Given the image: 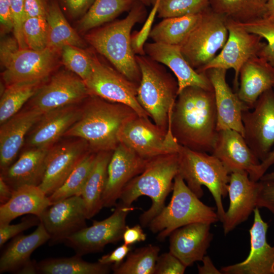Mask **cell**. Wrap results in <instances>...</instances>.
I'll list each match as a JSON object with an SVG mask.
<instances>
[{"mask_svg":"<svg viewBox=\"0 0 274 274\" xmlns=\"http://www.w3.org/2000/svg\"><path fill=\"white\" fill-rule=\"evenodd\" d=\"M158 1H159V0H155V2H154V3L153 5L155 4V3H158Z\"/></svg>","mask_w":274,"mask_h":274,"instance_id":"cell-62","label":"cell"},{"mask_svg":"<svg viewBox=\"0 0 274 274\" xmlns=\"http://www.w3.org/2000/svg\"><path fill=\"white\" fill-rule=\"evenodd\" d=\"M149 159L119 143L113 151L109 163L107 179L102 194L103 208L116 206L122 190L133 178L145 168Z\"/></svg>","mask_w":274,"mask_h":274,"instance_id":"cell-17","label":"cell"},{"mask_svg":"<svg viewBox=\"0 0 274 274\" xmlns=\"http://www.w3.org/2000/svg\"><path fill=\"white\" fill-rule=\"evenodd\" d=\"M253 213L249 255L241 262L222 267V273L274 274V246H270L266 241L268 224L263 220L258 208Z\"/></svg>","mask_w":274,"mask_h":274,"instance_id":"cell-19","label":"cell"},{"mask_svg":"<svg viewBox=\"0 0 274 274\" xmlns=\"http://www.w3.org/2000/svg\"><path fill=\"white\" fill-rule=\"evenodd\" d=\"M37 262L35 260H31L25 264L18 272L19 274H36L38 273Z\"/></svg>","mask_w":274,"mask_h":274,"instance_id":"cell-58","label":"cell"},{"mask_svg":"<svg viewBox=\"0 0 274 274\" xmlns=\"http://www.w3.org/2000/svg\"><path fill=\"white\" fill-rule=\"evenodd\" d=\"M214 89L217 114V131L231 129L244 136L242 114L248 107L234 93L226 79L227 70L213 68L204 72Z\"/></svg>","mask_w":274,"mask_h":274,"instance_id":"cell-22","label":"cell"},{"mask_svg":"<svg viewBox=\"0 0 274 274\" xmlns=\"http://www.w3.org/2000/svg\"><path fill=\"white\" fill-rule=\"evenodd\" d=\"M261 181H274V168L270 173H265L260 179Z\"/></svg>","mask_w":274,"mask_h":274,"instance_id":"cell-60","label":"cell"},{"mask_svg":"<svg viewBox=\"0 0 274 274\" xmlns=\"http://www.w3.org/2000/svg\"><path fill=\"white\" fill-rule=\"evenodd\" d=\"M138 0H94L80 20L79 28L85 32L111 22L129 12Z\"/></svg>","mask_w":274,"mask_h":274,"instance_id":"cell-35","label":"cell"},{"mask_svg":"<svg viewBox=\"0 0 274 274\" xmlns=\"http://www.w3.org/2000/svg\"><path fill=\"white\" fill-rule=\"evenodd\" d=\"M273 90H274V88H273Z\"/></svg>","mask_w":274,"mask_h":274,"instance_id":"cell-63","label":"cell"},{"mask_svg":"<svg viewBox=\"0 0 274 274\" xmlns=\"http://www.w3.org/2000/svg\"><path fill=\"white\" fill-rule=\"evenodd\" d=\"M239 79L236 93L251 109L261 94L274 88V66L263 57H253L242 66Z\"/></svg>","mask_w":274,"mask_h":274,"instance_id":"cell-27","label":"cell"},{"mask_svg":"<svg viewBox=\"0 0 274 274\" xmlns=\"http://www.w3.org/2000/svg\"><path fill=\"white\" fill-rule=\"evenodd\" d=\"M274 164V149L269 153L267 157L260 162L259 175L261 178L266 173L267 170Z\"/></svg>","mask_w":274,"mask_h":274,"instance_id":"cell-57","label":"cell"},{"mask_svg":"<svg viewBox=\"0 0 274 274\" xmlns=\"http://www.w3.org/2000/svg\"><path fill=\"white\" fill-rule=\"evenodd\" d=\"M43 81H25L7 85L1 94L0 124L19 112L22 106L32 98Z\"/></svg>","mask_w":274,"mask_h":274,"instance_id":"cell-37","label":"cell"},{"mask_svg":"<svg viewBox=\"0 0 274 274\" xmlns=\"http://www.w3.org/2000/svg\"><path fill=\"white\" fill-rule=\"evenodd\" d=\"M243 111L244 138L261 162L274 146V90L261 94L253 108Z\"/></svg>","mask_w":274,"mask_h":274,"instance_id":"cell-13","label":"cell"},{"mask_svg":"<svg viewBox=\"0 0 274 274\" xmlns=\"http://www.w3.org/2000/svg\"><path fill=\"white\" fill-rule=\"evenodd\" d=\"M13 191L0 176V204L8 202L12 197Z\"/></svg>","mask_w":274,"mask_h":274,"instance_id":"cell-56","label":"cell"},{"mask_svg":"<svg viewBox=\"0 0 274 274\" xmlns=\"http://www.w3.org/2000/svg\"><path fill=\"white\" fill-rule=\"evenodd\" d=\"M130 246L124 244L117 247L109 254L98 259V262L103 264L118 266L121 264L130 251Z\"/></svg>","mask_w":274,"mask_h":274,"instance_id":"cell-49","label":"cell"},{"mask_svg":"<svg viewBox=\"0 0 274 274\" xmlns=\"http://www.w3.org/2000/svg\"><path fill=\"white\" fill-rule=\"evenodd\" d=\"M226 19L209 7L180 46L186 60L197 72L212 61L226 43L228 37Z\"/></svg>","mask_w":274,"mask_h":274,"instance_id":"cell-8","label":"cell"},{"mask_svg":"<svg viewBox=\"0 0 274 274\" xmlns=\"http://www.w3.org/2000/svg\"><path fill=\"white\" fill-rule=\"evenodd\" d=\"M38 273L41 274H107L111 265L99 262L84 261L76 254L70 257L50 258L37 263Z\"/></svg>","mask_w":274,"mask_h":274,"instance_id":"cell-34","label":"cell"},{"mask_svg":"<svg viewBox=\"0 0 274 274\" xmlns=\"http://www.w3.org/2000/svg\"><path fill=\"white\" fill-rule=\"evenodd\" d=\"M267 0H210L215 12L241 23L264 17Z\"/></svg>","mask_w":274,"mask_h":274,"instance_id":"cell-36","label":"cell"},{"mask_svg":"<svg viewBox=\"0 0 274 274\" xmlns=\"http://www.w3.org/2000/svg\"><path fill=\"white\" fill-rule=\"evenodd\" d=\"M13 20V32L20 49L28 48L23 33V25L25 21L24 0H9Z\"/></svg>","mask_w":274,"mask_h":274,"instance_id":"cell-47","label":"cell"},{"mask_svg":"<svg viewBox=\"0 0 274 274\" xmlns=\"http://www.w3.org/2000/svg\"><path fill=\"white\" fill-rule=\"evenodd\" d=\"M211 224L194 223L176 229L169 235V251L187 267L201 261L213 239Z\"/></svg>","mask_w":274,"mask_h":274,"instance_id":"cell-24","label":"cell"},{"mask_svg":"<svg viewBox=\"0 0 274 274\" xmlns=\"http://www.w3.org/2000/svg\"><path fill=\"white\" fill-rule=\"evenodd\" d=\"M187 267L169 251L158 256L154 274H183Z\"/></svg>","mask_w":274,"mask_h":274,"instance_id":"cell-45","label":"cell"},{"mask_svg":"<svg viewBox=\"0 0 274 274\" xmlns=\"http://www.w3.org/2000/svg\"><path fill=\"white\" fill-rule=\"evenodd\" d=\"M202 265H197L198 272L199 274H221V270H218L214 265L209 256L205 255L201 261Z\"/></svg>","mask_w":274,"mask_h":274,"instance_id":"cell-55","label":"cell"},{"mask_svg":"<svg viewBox=\"0 0 274 274\" xmlns=\"http://www.w3.org/2000/svg\"><path fill=\"white\" fill-rule=\"evenodd\" d=\"M178 174L189 189L199 198L203 195L202 186L211 193L219 221L222 222L225 211L222 198L228 194L230 174L215 156L180 145Z\"/></svg>","mask_w":274,"mask_h":274,"instance_id":"cell-6","label":"cell"},{"mask_svg":"<svg viewBox=\"0 0 274 274\" xmlns=\"http://www.w3.org/2000/svg\"><path fill=\"white\" fill-rule=\"evenodd\" d=\"M178 171V152L149 159L143 172L124 187L119 202L131 206L139 197H149L152 204L139 219L142 226H148L165 207L166 198L173 190L174 180Z\"/></svg>","mask_w":274,"mask_h":274,"instance_id":"cell-4","label":"cell"},{"mask_svg":"<svg viewBox=\"0 0 274 274\" xmlns=\"http://www.w3.org/2000/svg\"><path fill=\"white\" fill-rule=\"evenodd\" d=\"M50 236L49 245L63 243L87 226L85 205L81 195L61 200L48 207L40 217Z\"/></svg>","mask_w":274,"mask_h":274,"instance_id":"cell-15","label":"cell"},{"mask_svg":"<svg viewBox=\"0 0 274 274\" xmlns=\"http://www.w3.org/2000/svg\"><path fill=\"white\" fill-rule=\"evenodd\" d=\"M23 33L28 48L41 51L48 47V26L46 16L26 19L23 25Z\"/></svg>","mask_w":274,"mask_h":274,"instance_id":"cell-42","label":"cell"},{"mask_svg":"<svg viewBox=\"0 0 274 274\" xmlns=\"http://www.w3.org/2000/svg\"><path fill=\"white\" fill-rule=\"evenodd\" d=\"M201 13L162 19L151 29L154 42L181 46L200 21Z\"/></svg>","mask_w":274,"mask_h":274,"instance_id":"cell-32","label":"cell"},{"mask_svg":"<svg viewBox=\"0 0 274 274\" xmlns=\"http://www.w3.org/2000/svg\"><path fill=\"white\" fill-rule=\"evenodd\" d=\"M49 239L50 236L41 221L31 233H21L13 237L1 253L0 273H18L31 260L30 256L33 252Z\"/></svg>","mask_w":274,"mask_h":274,"instance_id":"cell-28","label":"cell"},{"mask_svg":"<svg viewBox=\"0 0 274 274\" xmlns=\"http://www.w3.org/2000/svg\"><path fill=\"white\" fill-rule=\"evenodd\" d=\"M260 181L252 180L246 171L230 174L228 186L229 206L225 211L223 224L225 235L247 220L256 208Z\"/></svg>","mask_w":274,"mask_h":274,"instance_id":"cell-21","label":"cell"},{"mask_svg":"<svg viewBox=\"0 0 274 274\" xmlns=\"http://www.w3.org/2000/svg\"><path fill=\"white\" fill-rule=\"evenodd\" d=\"M264 17L274 18V0H267Z\"/></svg>","mask_w":274,"mask_h":274,"instance_id":"cell-59","label":"cell"},{"mask_svg":"<svg viewBox=\"0 0 274 274\" xmlns=\"http://www.w3.org/2000/svg\"><path fill=\"white\" fill-rule=\"evenodd\" d=\"M160 248L149 245L130 251L118 266L111 265L114 274H154Z\"/></svg>","mask_w":274,"mask_h":274,"instance_id":"cell-39","label":"cell"},{"mask_svg":"<svg viewBox=\"0 0 274 274\" xmlns=\"http://www.w3.org/2000/svg\"><path fill=\"white\" fill-rule=\"evenodd\" d=\"M146 55L153 60L167 66L176 77L179 93L188 86H197L214 90L204 72L193 68L183 56L180 46L152 42L144 45Z\"/></svg>","mask_w":274,"mask_h":274,"instance_id":"cell-23","label":"cell"},{"mask_svg":"<svg viewBox=\"0 0 274 274\" xmlns=\"http://www.w3.org/2000/svg\"><path fill=\"white\" fill-rule=\"evenodd\" d=\"M48 150L32 148L24 151L1 176L13 191L24 185L39 186L44 177Z\"/></svg>","mask_w":274,"mask_h":274,"instance_id":"cell-29","label":"cell"},{"mask_svg":"<svg viewBox=\"0 0 274 274\" xmlns=\"http://www.w3.org/2000/svg\"><path fill=\"white\" fill-rule=\"evenodd\" d=\"M50 205L48 196L39 186H22L13 191L8 202L0 206V225L10 224L26 214L40 218Z\"/></svg>","mask_w":274,"mask_h":274,"instance_id":"cell-30","label":"cell"},{"mask_svg":"<svg viewBox=\"0 0 274 274\" xmlns=\"http://www.w3.org/2000/svg\"><path fill=\"white\" fill-rule=\"evenodd\" d=\"M241 24L248 31L266 40V43L259 56L265 59L274 66V18L263 17Z\"/></svg>","mask_w":274,"mask_h":274,"instance_id":"cell-43","label":"cell"},{"mask_svg":"<svg viewBox=\"0 0 274 274\" xmlns=\"http://www.w3.org/2000/svg\"><path fill=\"white\" fill-rule=\"evenodd\" d=\"M157 5H153V8L141 29L139 31H135L131 34V46L135 55H146L144 51V45L146 40L149 37L155 16L157 14Z\"/></svg>","mask_w":274,"mask_h":274,"instance_id":"cell-46","label":"cell"},{"mask_svg":"<svg viewBox=\"0 0 274 274\" xmlns=\"http://www.w3.org/2000/svg\"><path fill=\"white\" fill-rule=\"evenodd\" d=\"M217 124L214 90L188 86L179 93L168 125L179 145L211 153L218 132Z\"/></svg>","mask_w":274,"mask_h":274,"instance_id":"cell-1","label":"cell"},{"mask_svg":"<svg viewBox=\"0 0 274 274\" xmlns=\"http://www.w3.org/2000/svg\"><path fill=\"white\" fill-rule=\"evenodd\" d=\"M97 153L88 152L74 168L64 183L48 196L51 204L74 196L81 195L94 164Z\"/></svg>","mask_w":274,"mask_h":274,"instance_id":"cell-38","label":"cell"},{"mask_svg":"<svg viewBox=\"0 0 274 274\" xmlns=\"http://www.w3.org/2000/svg\"><path fill=\"white\" fill-rule=\"evenodd\" d=\"M113 151L96 153L94 164L82 190L81 196L85 205L88 219L93 217L103 208L102 197Z\"/></svg>","mask_w":274,"mask_h":274,"instance_id":"cell-31","label":"cell"},{"mask_svg":"<svg viewBox=\"0 0 274 274\" xmlns=\"http://www.w3.org/2000/svg\"><path fill=\"white\" fill-rule=\"evenodd\" d=\"M147 235L144 232L142 226L137 224L132 227L126 226L122 236L124 244L131 246L136 243L145 241Z\"/></svg>","mask_w":274,"mask_h":274,"instance_id":"cell-51","label":"cell"},{"mask_svg":"<svg viewBox=\"0 0 274 274\" xmlns=\"http://www.w3.org/2000/svg\"><path fill=\"white\" fill-rule=\"evenodd\" d=\"M61 50L63 64L84 81L87 80L92 72V55L74 46L66 45Z\"/></svg>","mask_w":274,"mask_h":274,"instance_id":"cell-41","label":"cell"},{"mask_svg":"<svg viewBox=\"0 0 274 274\" xmlns=\"http://www.w3.org/2000/svg\"><path fill=\"white\" fill-rule=\"evenodd\" d=\"M48 26V47L58 51L66 45L82 48L84 41L71 26L55 1L51 2L46 9Z\"/></svg>","mask_w":274,"mask_h":274,"instance_id":"cell-33","label":"cell"},{"mask_svg":"<svg viewBox=\"0 0 274 274\" xmlns=\"http://www.w3.org/2000/svg\"><path fill=\"white\" fill-rule=\"evenodd\" d=\"M43 114L30 108L18 112L0 127V167L6 170L13 163L23 145L27 133L34 126Z\"/></svg>","mask_w":274,"mask_h":274,"instance_id":"cell-26","label":"cell"},{"mask_svg":"<svg viewBox=\"0 0 274 274\" xmlns=\"http://www.w3.org/2000/svg\"><path fill=\"white\" fill-rule=\"evenodd\" d=\"M25 20L31 17L46 16V8L43 0H24Z\"/></svg>","mask_w":274,"mask_h":274,"instance_id":"cell-52","label":"cell"},{"mask_svg":"<svg viewBox=\"0 0 274 274\" xmlns=\"http://www.w3.org/2000/svg\"><path fill=\"white\" fill-rule=\"evenodd\" d=\"M138 1L141 2L143 4H144L146 7L150 6L151 5L153 6L155 2V0H138Z\"/></svg>","mask_w":274,"mask_h":274,"instance_id":"cell-61","label":"cell"},{"mask_svg":"<svg viewBox=\"0 0 274 274\" xmlns=\"http://www.w3.org/2000/svg\"><path fill=\"white\" fill-rule=\"evenodd\" d=\"M141 73L137 98L154 123L168 129L169 115L178 95L177 79L161 63L147 55H136Z\"/></svg>","mask_w":274,"mask_h":274,"instance_id":"cell-5","label":"cell"},{"mask_svg":"<svg viewBox=\"0 0 274 274\" xmlns=\"http://www.w3.org/2000/svg\"><path fill=\"white\" fill-rule=\"evenodd\" d=\"M0 20L3 31L7 32L13 29V20L9 0H0Z\"/></svg>","mask_w":274,"mask_h":274,"instance_id":"cell-54","label":"cell"},{"mask_svg":"<svg viewBox=\"0 0 274 274\" xmlns=\"http://www.w3.org/2000/svg\"><path fill=\"white\" fill-rule=\"evenodd\" d=\"M256 207L264 208L274 214V181H261Z\"/></svg>","mask_w":274,"mask_h":274,"instance_id":"cell-48","label":"cell"},{"mask_svg":"<svg viewBox=\"0 0 274 274\" xmlns=\"http://www.w3.org/2000/svg\"><path fill=\"white\" fill-rule=\"evenodd\" d=\"M169 203L150 222L148 226L158 233L160 241L183 226L198 222L213 224L219 221L214 209L204 204L178 173L175 177Z\"/></svg>","mask_w":274,"mask_h":274,"instance_id":"cell-7","label":"cell"},{"mask_svg":"<svg viewBox=\"0 0 274 274\" xmlns=\"http://www.w3.org/2000/svg\"><path fill=\"white\" fill-rule=\"evenodd\" d=\"M84 81L73 73L61 71L42 85L31 99L30 108L43 114L75 105L89 96Z\"/></svg>","mask_w":274,"mask_h":274,"instance_id":"cell-14","label":"cell"},{"mask_svg":"<svg viewBox=\"0 0 274 274\" xmlns=\"http://www.w3.org/2000/svg\"><path fill=\"white\" fill-rule=\"evenodd\" d=\"M118 136L120 143L147 159L177 153L180 146L169 125L168 129L164 130L153 123L149 118L139 116L126 123Z\"/></svg>","mask_w":274,"mask_h":274,"instance_id":"cell-10","label":"cell"},{"mask_svg":"<svg viewBox=\"0 0 274 274\" xmlns=\"http://www.w3.org/2000/svg\"><path fill=\"white\" fill-rule=\"evenodd\" d=\"M227 18V17H226ZM228 37L220 52L198 72L213 68H232L235 73L234 86L238 88L239 71L249 59L259 56L266 43L262 38L248 31L240 23L227 18Z\"/></svg>","mask_w":274,"mask_h":274,"instance_id":"cell-12","label":"cell"},{"mask_svg":"<svg viewBox=\"0 0 274 274\" xmlns=\"http://www.w3.org/2000/svg\"><path fill=\"white\" fill-rule=\"evenodd\" d=\"M57 51L49 47L41 51L19 49L3 73L6 86L20 82L44 81L55 68Z\"/></svg>","mask_w":274,"mask_h":274,"instance_id":"cell-20","label":"cell"},{"mask_svg":"<svg viewBox=\"0 0 274 274\" xmlns=\"http://www.w3.org/2000/svg\"><path fill=\"white\" fill-rule=\"evenodd\" d=\"M156 4L158 17L164 19L201 13L210 7V0H159Z\"/></svg>","mask_w":274,"mask_h":274,"instance_id":"cell-40","label":"cell"},{"mask_svg":"<svg viewBox=\"0 0 274 274\" xmlns=\"http://www.w3.org/2000/svg\"><path fill=\"white\" fill-rule=\"evenodd\" d=\"M81 114V109L75 105L43 114L28 136L29 145L32 148L49 149L63 136Z\"/></svg>","mask_w":274,"mask_h":274,"instance_id":"cell-25","label":"cell"},{"mask_svg":"<svg viewBox=\"0 0 274 274\" xmlns=\"http://www.w3.org/2000/svg\"><path fill=\"white\" fill-rule=\"evenodd\" d=\"M134 208L125 206L120 202L116 205L114 212L108 218L76 232L66 238L63 243L73 249L80 256L100 252L105 246L122 240L126 227V219Z\"/></svg>","mask_w":274,"mask_h":274,"instance_id":"cell-11","label":"cell"},{"mask_svg":"<svg viewBox=\"0 0 274 274\" xmlns=\"http://www.w3.org/2000/svg\"><path fill=\"white\" fill-rule=\"evenodd\" d=\"M71 15L75 17L84 15L94 0H62Z\"/></svg>","mask_w":274,"mask_h":274,"instance_id":"cell-53","label":"cell"},{"mask_svg":"<svg viewBox=\"0 0 274 274\" xmlns=\"http://www.w3.org/2000/svg\"><path fill=\"white\" fill-rule=\"evenodd\" d=\"M147 16L146 6L138 0L124 18L93 29L84 37L114 67L139 85L141 73L131 46V31L136 24L145 21Z\"/></svg>","mask_w":274,"mask_h":274,"instance_id":"cell-3","label":"cell"},{"mask_svg":"<svg viewBox=\"0 0 274 274\" xmlns=\"http://www.w3.org/2000/svg\"><path fill=\"white\" fill-rule=\"evenodd\" d=\"M137 116L126 105L90 95L81 109L80 118L63 136L85 140L93 152L113 151L120 143L118 135L120 129Z\"/></svg>","mask_w":274,"mask_h":274,"instance_id":"cell-2","label":"cell"},{"mask_svg":"<svg viewBox=\"0 0 274 274\" xmlns=\"http://www.w3.org/2000/svg\"><path fill=\"white\" fill-rule=\"evenodd\" d=\"M92 55V72L84 81L90 95L106 100L126 105L140 117L150 118L140 104L138 98L139 84L130 81L115 67L101 61L94 53Z\"/></svg>","mask_w":274,"mask_h":274,"instance_id":"cell-9","label":"cell"},{"mask_svg":"<svg viewBox=\"0 0 274 274\" xmlns=\"http://www.w3.org/2000/svg\"><path fill=\"white\" fill-rule=\"evenodd\" d=\"M211 154L222 163L230 174L246 171L252 180H260V161L238 132L231 129L218 131Z\"/></svg>","mask_w":274,"mask_h":274,"instance_id":"cell-18","label":"cell"},{"mask_svg":"<svg viewBox=\"0 0 274 274\" xmlns=\"http://www.w3.org/2000/svg\"><path fill=\"white\" fill-rule=\"evenodd\" d=\"M19 49V45L15 38H7L1 41L0 58L1 62L4 67L7 66L13 55Z\"/></svg>","mask_w":274,"mask_h":274,"instance_id":"cell-50","label":"cell"},{"mask_svg":"<svg viewBox=\"0 0 274 274\" xmlns=\"http://www.w3.org/2000/svg\"><path fill=\"white\" fill-rule=\"evenodd\" d=\"M40 221V218L37 216L28 215L24 217L19 223L0 225L1 248L3 247L8 240L33 226H38Z\"/></svg>","mask_w":274,"mask_h":274,"instance_id":"cell-44","label":"cell"},{"mask_svg":"<svg viewBox=\"0 0 274 274\" xmlns=\"http://www.w3.org/2000/svg\"><path fill=\"white\" fill-rule=\"evenodd\" d=\"M89 151L87 142L80 138L51 147L48 150L45 171L39 187L48 196L50 195Z\"/></svg>","mask_w":274,"mask_h":274,"instance_id":"cell-16","label":"cell"}]
</instances>
